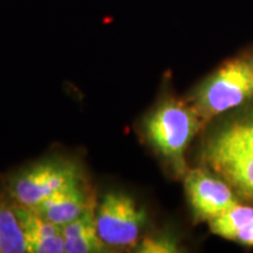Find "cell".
I'll list each match as a JSON object with an SVG mask.
<instances>
[{"label":"cell","instance_id":"1","mask_svg":"<svg viewBox=\"0 0 253 253\" xmlns=\"http://www.w3.org/2000/svg\"><path fill=\"white\" fill-rule=\"evenodd\" d=\"M204 123L190 102L163 100L144 120L145 137L177 175H185V150Z\"/></svg>","mask_w":253,"mask_h":253},{"label":"cell","instance_id":"2","mask_svg":"<svg viewBox=\"0 0 253 253\" xmlns=\"http://www.w3.org/2000/svg\"><path fill=\"white\" fill-rule=\"evenodd\" d=\"M253 97V59L242 56L224 63L197 88L189 102L203 123Z\"/></svg>","mask_w":253,"mask_h":253},{"label":"cell","instance_id":"3","mask_svg":"<svg viewBox=\"0 0 253 253\" xmlns=\"http://www.w3.org/2000/svg\"><path fill=\"white\" fill-rule=\"evenodd\" d=\"M82 182L77 164L66 160H47L21 170L8 181V192L14 203L34 208L49 196Z\"/></svg>","mask_w":253,"mask_h":253},{"label":"cell","instance_id":"4","mask_svg":"<svg viewBox=\"0 0 253 253\" xmlns=\"http://www.w3.org/2000/svg\"><path fill=\"white\" fill-rule=\"evenodd\" d=\"M147 214L135 199L121 191L104 195L96 209L97 232L109 248H136Z\"/></svg>","mask_w":253,"mask_h":253},{"label":"cell","instance_id":"5","mask_svg":"<svg viewBox=\"0 0 253 253\" xmlns=\"http://www.w3.org/2000/svg\"><path fill=\"white\" fill-rule=\"evenodd\" d=\"M185 191L197 220H211L239 204L230 186L203 169L185 173Z\"/></svg>","mask_w":253,"mask_h":253},{"label":"cell","instance_id":"6","mask_svg":"<svg viewBox=\"0 0 253 253\" xmlns=\"http://www.w3.org/2000/svg\"><path fill=\"white\" fill-rule=\"evenodd\" d=\"M13 205L26 240L27 253L65 252L61 226L46 219L34 209L17 203Z\"/></svg>","mask_w":253,"mask_h":253},{"label":"cell","instance_id":"7","mask_svg":"<svg viewBox=\"0 0 253 253\" xmlns=\"http://www.w3.org/2000/svg\"><path fill=\"white\" fill-rule=\"evenodd\" d=\"M93 205L94 199L82 181L60 190L32 209L52 223L63 226L80 217Z\"/></svg>","mask_w":253,"mask_h":253},{"label":"cell","instance_id":"8","mask_svg":"<svg viewBox=\"0 0 253 253\" xmlns=\"http://www.w3.org/2000/svg\"><path fill=\"white\" fill-rule=\"evenodd\" d=\"M204 156L214 171L220 173L240 195L253 201V155L213 153Z\"/></svg>","mask_w":253,"mask_h":253},{"label":"cell","instance_id":"9","mask_svg":"<svg viewBox=\"0 0 253 253\" xmlns=\"http://www.w3.org/2000/svg\"><path fill=\"white\" fill-rule=\"evenodd\" d=\"M65 253H99L108 251L96 225V209L90 207L77 219L61 226Z\"/></svg>","mask_w":253,"mask_h":253},{"label":"cell","instance_id":"10","mask_svg":"<svg viewBox=\"0 0 253 253\" xmlns=\"http://www.w3.org/2000/svg\"><path fill=\"white\" fill-rule=\"evenodd\" d=\"M213 153L253 155V112L235 120L208 142L204 154Z\"/></svg>","mask_w":253,"mask_h":253},{"label":"cell","instance_id":"11","mask_svg":"<svg viewBox=\"0 0 253 253\" xmlns=\"http://www.w3.org/2000/svg\"><path fill=\"white\" fill-rule=\"evenodd\" d=\"M0 253H27L20 221L14 205L0 199Z\"/></svg>","mask_w":253,"mask_h":253},{"label":"cell","instance_id":"12","mask_svg":"<svg viewBox=\"0 0 253 253\" xmlns=\"http://www.w3.org/2000/svg\"><path fill=\"white\" fill-rule=\"evenodd\" d=\"M253 221V208L237 204L224 213L209 220L210 230L217 235L229 240H235L238 233Z\"/></svg>","mask_w":253,"mask_h":253},{"label":"cell","instance_id":"13","mask_svg":"<svg viewBox=\"0 0 253 253\" xmlns=\"http://www.w3.org/2000/svg\"><path fill=\"white\" fill-rule=\"evenodd\" d=\"M140 253H173L178 251L176 240L169 236H150L142 239L136 245Z\"/></svg>","mask_w":253,"mask_h":253},{"label":"cell","instance_id":"14","mask_svg":"<svg viewBox=\"0 0 253 253\" xmlns=\"http://www.w3.org/2000/svg\"><path fill=\"white\" fill-rule=\"evenodd\" d=\"M235 240L242 243V244L244 245L253 246V221L240 231L238 235H237Z\"/></svg>","mask_w":253,"mask_h":253}]
</instances>
